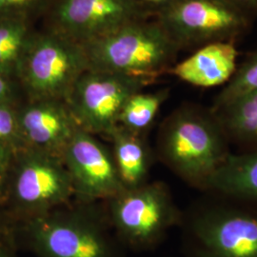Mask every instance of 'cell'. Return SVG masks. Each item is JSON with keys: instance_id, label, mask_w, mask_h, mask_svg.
<instances>
[{"instance_id": "1", "label": "cell", "mask_w": 257, "mask_h": 257, "mask_svg": "<svg viewBox=\"0 0 257 257\" xmlns=\"http://www.w3.org/2000/svg\"><path fill=\"white\" fill-rule=\"evenodd\" d=\"M233 152L211 109L185 105L161 123L156 156L173 174L201 193Z\"/></svg>"}, {"instance_id": "2", "label": "cell", "mask_w": 257, "mask_h": 257, "mask_svg": "<svg viewBox=\"0 0 257 257\" xmlns=\"http://www.w3.org/2000/svg\"><path fill=\"white\" fill-rule=\"evenodd\" d=\"M81 204L23 221L25 246L37 257H127L107 215Z\"/></svg>"}, {"instance_id": "3", "label": "cell", "mask_w": 257, "mask_h": 257, "mask_svg": "<svg viewBox=\"0 0 257 257\" xmlns=\"http://www.w3.org/2000/svg\"><path fill=\"white\" fill-rule=\"evenodd\" d=\"M183 257H257V211L211 193L183 211Z\"/></svg>"}, {"instance_id": "4", "label": "cell", "mask_w": 257, "mask_h": 257, "mask_svg": "<svg viewBox=\"0 0 257 257\" xmlns=\"http://www.w3.org/2000/svg\"><path fill=\"white\" fill-rule=\"evenodd\" d=\"M81 45L88 70L123 74L150 84L172 68L177 46L159 23L138 19Z\"/></svg>"}, {"instance_id": "5", "label": "cell", "mask_w": 257, "mask_h": 257, "mask_svg": "<svg viewBox=\"0 0 257 257\" xmlns=\"http://www.w3.org/2000/svg\"><path fill=\"white\" fill-rule=\"evenodd\" d=\"M106 201L110 227L127 250L155 249L182 221L183 211L162 181L124 189Z\"/></svg>"}, {"instance_id": "6", "label": "cell", "mask_w": 257, "mask_h": 257, "mask_svg": "<svg viewBox=\"0 0 257 257\" xmlns=\"http://www.w3.org/2000/svg\"><path fill=\"white\" fill-rule=\"evenodd\" d=\"M89 69L81 44L55 31L31 37L19 65L30 100H63Z\"/></svg>"}, {"instance_id": "7", "label": "cell", "mask_w": 257, "mask_h": 257, "mask_svg": "<svg viewBox=\"0 0 257 257\" xmlns=\"http://www.w3.org/2000/svg\"><path fill=\"white\" fill-rule=\"evenodd\" d=\"M7 193L23 221L64 207L74 197L62 159L32 148L16 153Z\"/></svg>"}, {"instance_id": "8", "label": "cell", "mask_w": 257, "mask_h": 257, "mask_svg": "<svg viewBox=\"0 0 257 257\" xmlns=\"http://www.w3.org/2000/svg\"><path fill=\"white\" fill-rule=\"evenodd\" d=\"M150 83L123 74L87 70L65 102L77 125L92 135L109 137L118 126L125 103Z\"/></svg>"}, {"instance_id": "9", "label": "cell", "mask_w": 257, "mask_h": 257, "mask_svg": "<svg viewBox=\"0 0 257 257\" xmlns=\"http://www.w3.org/2000/svg\"><path fill=\"white\" fill-rule=\"evenodd\" d=\"M247 23L245 12L229 0H169L159 22L177 45L227 41Z\"/></svg>"}, {"instance_id": "10", "label": "cell", "mask_w": 257, "mask_h": 257, "mask_svg": "<svg viewBox=\"0 0 257 257\" xmlns=\"http://www.w3.org/2000/svg\"><path fill=\"white\" fill-rule=\"evenodd\" d=\"M61 159L71 176L74 197L79 202L108 200L125 189L110 149L80 127L75 130Z\"/></svg>"}, {"instance_id": "11", "label": "cell", "mask_w": 257, "mask_h": 257, "mask_svg": "<svg viewBox=\"0 0 257 257\" xmlns=\"http://www.w3.org/2000/svg\"><path fill=\"white\" fill-rule=\"evenodd\" d=\"M138 14L136 0H58L53 31L84 44L137 20Z\"/></svg>"}, {"instance_id": "12", "label": "cell", "mask_w": 257, "mask_h": 257, "mask_svg": "<svg viewBox=\"0 0 257 257\" xmlns=\"http://www.w3.org/2000/svg\"><path fill=\"white\" fill-rule=\"evenodd\" d=\"M19 133L25 148L61 156L79 126L66 102L30 100L18 110Z\"/></svg>"}, {"instance_id": "13", "label": "cell", "mask_w": 257, "mask_h": 257, "mask_svg": "<svg viewBox=\"0 0 257 257\" xmlns=\"http://www.w3.org/2000/svg\"><path fill=\"white\" fill-rule=\"evenodd\" d=\"M238 52L232 43L217 41L206 44L182 62L170 69V73L201 88L227 84L236 71Z\"/></svg>"}, {"instance_id": "14", "label": "cell", "mask_w": 257, "mask_h": 257, "mask_svg": "<svg viewBox=\"0 0 257 257\" xmlns=\"http://www.w3.org/2000/svg\"><path fill=\"white\" fill-rule=\"evenodd\" d=\"M204 193L257 211V150L232 153Z\"/></svg>"}, {"instance_id": "15", "label": "cell", "mask_w": 257, "mask_h": 257, "mask_svg": "<svg viewBox=\"0 0 257 257\" xmlns=\"http://www.w3.org/2000/svg\"><path fill=\"white\" fill-rule=\"evenodd\" d=\"M120 181L125 189H134L149 181L153 152L144 134L117 126L108 137Z\"/></svg>"}, {"instance_id": "16", "label": "cell", "mask_w": 257, "mask_h": 257, "mask_svg": "<svg viewBox=\"0 0 257 257\" xmlns=\"http://www.w3.org/2000/svg\"><path fill=\"white\" fill-rule=\"evenodd\" d=\"M235 153L257 150V92H250L213 111Z\"/></svg>"}, {"instance_id": "17", "label": "cell", "mask_w": 257, "mask_h": 257, "mask_svg": "<svg viewBox=\"0 0 257 257\" xmlns=\"http://www.w3.org/2000/svg\"><path fill=\"white\" fill-rule=\"evenodd\" d=\"M30 38L25 19H0V75H18Z\"/></svg>"}, {"instance_id": "18", "label": "cell", "mask_w": 257, "mask_h": 257, "mask_svg": "<svg viewBox=\"0 0 257 257\" xmlns=\"http://www.w3.org/2000/svg\"><path fill=\"white\" fill-rule=\"evenodd\" d=\"M168 95L167 90L133 94L125 103L118 117V126L134 133L144 134L153 124Z\"/></svg>"}, {"instance_id": "19", "label": "cell", "mask_w": 257, "mask_h": 257, "mask_svg": "<svg viewBox=\"0 0 257 257\" xmlns=\"http://www.w3.org/2000/svg\"><path fill=\"white\" fill-rule=\"evenodd\" d=\"M253 92H257V53L236 69L230 81L215 97L211 110H220L239 97Z\"/></svg>"}, {"instance_id": "20", "label": "cell", "mask_w": 257, "mask_h": 257, "mask_svg": "<svg viewBox=\"0 0 257 257\" xmlns=\"http://www.w3.org/2000/svg\"><path fill=\"white\" fill-rule=\"evenodd\" d=\"M0 143L16 152L25 148L19 133L18 110L10 104L0 103Z\"/></svg>"}, {"instance_id": "21", "label": "cell", "mask_w": 257, "mask_h": 257, "mask_svg": "<svg viewBox=\"0 0 257 257\" xmlns=\"http://www.w3.org/2000/svg\"><path fill=\"white\" fill-rule=\"evenodd\" d=\"M47 0H0V19H23V15L42 6Z\"/></svg>"}, {"instance_id": "22", "label": "cell", "mask_w": 257, "mask_h": 257, "mask_svg": "<svg viewBox=\"0 0 257 257\" xmlns=\"http://www.w3.org/2000/svg\"><path fill=\"white\" fill-rule=\"evenodd\" d=\"M16 153L13 148L0 143V200L7 193Z\"/></svg>"}, {"instance_id": "23", "label": "cell", "mask_w": 257, "mask_h": 257, "mask_svg": "<svg viewBox=\"0 0 257 257\" xmlns=\"http://www.w3.org/2000/svg\"><path fill=\"white\" fill-rule=\"evenodd\" d=\"M14 240L0 232V257H18Z\"/></svg>"}, {"instance_id": "24", "label": "cell", "mask_w": 257, "mask_h": 257, "mask_svg": "<svg viewBox=\"0 0 257 257\" xmlns=\"http://www.w3.org/2000/svg\"><path fill=\"white\" fill-rule=\"evenodd\" d=\"M14 92L9 79L0 75V103L13 105Z\"/></svg>"}, {"instance_id": "25", "label": "cell", "mask_w": 257, "mask_h": 257, "mask_svg": "<svg viewBox=\"0 0 257 257\" xmlns=\"http://www.w3.org/2000/svg\"><path fill=\"white\" fill-rule=\"evenodd\" d=\"M239 9L245 12V10H257V0H229Z\"/></svg>"}, {"instance_id": "26", "label": "cell", "mask_w": 257, "mask_h": 257, "mask_svg": "<svg viewBox=\"0 0 257 257\" xmlns=\"http://www.w3.org/2000/svg\"><path fill=\"white\" fill-rule=\"evenodd\" d=\"M137 1V0H136ZM139 1H143V2H147L150 4H154V5H158L160 7L164 6L166 3L169 1V0H139Z\"/></svg>"}, {"instance_id": "27", "label": "cell", "mask_w": 257, "mask_h": 257, "mask_svg": "<svg viewBox=\"0 0 257 257\" xmlns=\"http://www.w3.org/2000/svg\"><path fill=\"white\" fill-rule=\"evenodd\" d=\"M0 232H2V231H1V222H0Z\"/></svg>"}]
</instances>
